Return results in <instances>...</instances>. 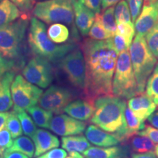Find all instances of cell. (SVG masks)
<instances>
[{"label":"cell","instance_id":"obj_1","mask_svg":"<svg viewBox=\"0 0 158 158\" xmlns=\"http://www.w3.org/2000/svg\"><path fill=\"white\" fill-rule=\"evenodd\" d=\"M86 65L85 98L93 102L98 97L112 95V81L118 54L110 40H84L81 46Z\"/></svg>","mask_w":158,"mask_h":158},{"label":"cell","instance_id":"obj_2","mask_svg":"<svg viewBox=\"0 0 158 158\" xmlns=\"http://www.w3.org/2000/svg\"><path fill=\"white\" fill-rule=\"evenodd\" d=\"M94 106L91 122L104 131L115 134L121 142L127 140L125 100L113 95L100 96L94 100Z\"/></svg>","mask_w":158,"mask_h":158},{"label":"cell","instance_id":"obj_3","mask_svg":"<svg viewBox=\"0 0 158 158\" xmlns=\"http://www.w3.org/2000/svg\"><path fill=\"white\" fill-rule=\"evenodd\" d=\"M27 41L29 48L35 56L44 58L50 62H59L77 48L73 43L56 44L49 38L44 23L37 18H31Z\"/></svg>","mask_w":158,"mask_h":158},{"label":"cell","instance_id":"obj_4","mask_svg":"<svg viewBox=\"0 0 158 158\" xmlns=\"http://www.w3.org/2000/svg\"><path fill=\"white\" fill-rule=\"evenodd\" d=\"M29 16L23 14L20 19L0 27V52L15 64L23 62V42L29 27Z\"/></svg>","mask_w":158,"mask_h":158},{"label":"cell","instance_id":"obj_5","mask_svg":"<svg viewBox=\"0 0 158 158\" xmlns=\"http://www.w3.org/2000/svg\"><path fill=\"white\" fill-rule=\"evenodd\" d=\"M129 54L137 82L138 93H143L148 78L157 64V59L148 48L145 37L139 35H136L133 39Z\"/></svg>","mask_w":158,"mask_h":158},{"label":"cell","instance_id":"obj_6","mask_svg":"<svg viewBox=\"0 0 158 158\" xmlns=\"http://www.w3.org/2000/svg\"><path fill=\"white\" fill-rule=\"evenodd\" d=\"M112 94L127 100L139 94L128 51L118 54L112 81Z\"/></svg>","mask_w":158,"mask_h":158},{"label":"cell","instance_id":"obj_7","mask_svg":"<svg viewBox=\"0 0 158 158\" xmlns=\"http://www.w3.org/2000/svg\"><path fill=\"white\" fill-rule=\"evenodd\" d=\"M34 17L46 23L72 25L74 21L73 2L70 0H43L35 4Z\"/></svg>","mask_w":158,"mask_h":158},{"label":"cell","instance_id":"obj_8","mask_svg":"<svg viewBox=\"0 0 158 158\" xmlns=\"http://www.w3.org/2000/svg\"><path fill=\"white\" fill-rule=\"evenodd\" d=\"M59 64L70 84L84 92L86 85V65L81 50L75 48L61 59Z\"/></svg>","mask_w":158,"mask_h":158},{"label":"cell","instance_id":"obj_9","mask_svg":"<svg viewBox=\"0 0 158 158\" xmlns=\"http://www.w3.org/2000/svg\"><path fill=\"white\" fill-rule=\"evenodd\" d=\"M43 93L36 85L29 82L21 75L15 76L11 85V94L13 105L27 110L37 105Z\"/></svg>","mask_w":158,"mask_h":158},{"label":"cell","instance_id":"obj_10","mask_svg":"<svg viewBox=\"0 0 158 158\" xmlns=\"http://www.w3.org/2000/svg\"><path fill=\"white\" fill-rule=\"evenodd\" d=\"M23 78L43 89L47 88L54 80V69L51 62L42 57L35 56L23 67Z\"/></svg>","mask_w":158,"mask_h":158},{"label":"cell","instance_id":"obj_11","mask_svg":"<svg viewBox=\"0 0 158 158\" xmlns=\"http://www.w3.org/2000/svg\"><path fill=\"white\" fill-rule=\"evenodd\" d=\"M73 98V94L68 89L53 85L42 94L39 104L44 109L58 115L64 111Z\"/></svg>","mask_w":158,"mask_h":158},{"label":"cell","instance_id":"obj_12","mask_svg":"<svg viewBox=\"0 0 158 158\" xmlns=\"http://www.w3.org/2000/svg\"><path fill=\"white\" fill-rule=\"evenodd\" d=\"M86 123L66 114L56 115L51 118L49 129L61 136H70L81 134L86 130Z\"/></svg>","mask_w":158,"mask_h":158},{"label":"cell","instance_id":"obj_13","mask_svg":"<svg viewBox=\"0 0 158 158\" xmlns=\"http://www.w3.org/2000/svg\"><path fill=\"white\" fill-rule=\"evenodd\" d=\"M158 22V0L152 2H143V7L135 21L137 35L144 36Z\"/></svg>","mask_w":158,"mask_h":158},{"label":"cell","instance_id":"obj_14","mask_svg":"<svg viewBox=\"0 0 158 158\" xmlns=\"http://www.w3.org/2000/svg\"><path fill=\"white\" fill-rule=\"evenodd\" d=\"M127 106L143 122L154 113L157 108L151 98L144 92L130 98L127 102Z\"/></svg>","mask_w":158,"mask_h":158},{"label":"cell","instance_id":"obj_15","mask_svg":"<svg viewBox=\"0 0 158 158\" xmlns=\"http://www.w3.org/2000/svg\"><path fill=\"white\" fill-rule=\"evenodd\" d=\"M73 6L77 29H78L81 35L83 36H86L94 22L96 16L95 13L85 7L78 1H75L73 3Z\"/></svg>","mask_w":158,"mask_h":158},{"label":"cell","instance_id":"obj_16","mask_svg":"<svg viewBox=\"0 0 158 158\" xmlns=\"http://www.w3.org/2000/svg\"><path fill=\"white\" fill-rule=\"evenodd\" d=\"M85 135L89 141L100 147H113L121 142L115 134L104 131L96 125L89 126L85 130Z\"/></svg>","mask_w":158,"mask_h":158},{"label":"cell","instance_id":"obj_17","mask_svg":"<svg viewBox=\"0 0 158 158\" xmlns=\"http://www.w3.org/2000/svg\"><path fill=\"white\" fill-rule=\"evenodd\" d=\"M35 143V152L34 157H39L50 150L59 146V140L56 135L43 129H37L31 138Z\"/></svg>","mask_w":158,"mask_h":158},{"label":"cell","instance_id":"obj_18","mask_svg":"<svg viewBox=\"0 0 158 158\" xmlns=\"http://www.w3.org/2000/svg\"><path fill=\"white\" fill-rule=\"evenodd\" d=\"M129 147L116 146L110 147H91L83 152L86 158H127L129 155Z\"/></svg>","mask_w":158,"mask_h":158},{"label":"cell","instance_id":"obj_19","mask_svg":"<svg viewBox=\"0 0 158 158\" xmlns=\"http://www.w3.org/2000/svg\"><path fill=\"white\" fill-rule=\"evenodd\" d=\"M64 111L77 120L87 121L93 116L94 106L93 102L87 100H77L69 103Z\"/></svg>","mask_w":158,"mask_h":158},{"label":"cell","instance_id":"obj_20","mask_svg":"<svg viewBox=\"0 0 158 158\" xmlns=\"http://www.w3.org/2000/svg\"><path fill=\"white\" fill-rule=\"evenodd\" d=\"M14 78V70L0 76V112L8 111L13 107L11 85Z\"/></svg>","mask_w":158,"mask_h":158},{"label":"cell","instance_id":"obj_21","mask_svg":"<svg viewBox=\"0 0 158 158\" xmlns=\"http://www.w3.org/2000/svg\"><path fill=\"white\" fill-rule=\"evenodd\" d=\"M23 15L19 7L10 0L0 2V27L16 21Z\"/></svg>","mask_w":158,"mask_h":158},{"label":"cell","instance_id":"obj_22","mask_svg":"<svg viewBox=\"0 0 158 158\" xmlns=\"http://www.w3.org/2000/svg\"><path fill=\"white\" fill-rule=\"evenodd\" d=\"M62 147L69 153H83L92 146L84 135H70L62 138Z\"/></svg>","mask_w":158,"mask_h":158},{"label":"cell","instance_id":"obj_23","mask_svg":"<svg viewBox=\"0 0 158 158\" xmlns=\"http://www.w3.org/2000/svg\"><path fill=\"white\" fill-rule=\"evenodd\" d=\"M5 152H17L28 156L29 158H32L34 157L35 152L34 142L27 136H20L15 138L13 145Z\"/></svg>","mask_w":158,"mask_h":158},{"label":"cell","instance_id":"obj_24","mask_svg":"<svg viewBox=\"0 0 158 158\" xmlns=\"http://www.w3.org/2000/svg\"><path fill=\"white\" fill-rule=\"evenodd\" d=\"M27 111L32 117L33 121L37 126L43 128H49V124L53 118V113L44 109L37 105L27 108Z\"/></svg>","mask_w":158,"mask_h":158},{"label":"cell","instance_id":"obj_25","mask_svg":"<svg viewBox=\"0 0 158 158\" xmlns=\"http://www.w3.org/2000/svg\"><path fill=\"white\" fill-rule=\"evenodd\" d=\"M13 111L19 118L24 135L32 138L37 130V127L32 118L28 115V114L27 113V111H25L24 109L17 107V106H13Z\"/></svg>","mask_w":158,"mask_h":158},{"label":"cell","instance_id":"obj_26","mask_svg":"<svg viewBox=\"0 0 158 158\" xmlns=\"http://www.w3.org/2000/svg\"><path fill=\"white\" fill-rule=\"evenodd\" d=\"M48 36L56 44H62L68 40L70 37L69 29L63 23H53L47 30Z\"/></svg>","mask_w":158,"mask_h":158},{"label":"cell","instance_id":"obj_27","mask_svg":"<svg viewBox=\"0 0 158 158\" xmlns=\"http://www.w3.org/2000/svg\"><path fill=\"white\" fill-rule=\"evenodd\" d=\"M125 118L127 122V139L142 131L145 127L144 122L140 119L128 106L125 110Z\"/></svg>","mask_w":158,"mask_h":158},{"label":"cell","instance_id":"obj_28","mask_svg":"<svg viewBox=\"0 0 158 158\" xmlns=\"http://www.w3.org/2000/svg\"><path fill=\"white\" fill-rule=\"evenodd\" d=\"M131 147L134 152L145 153L155 150L156 144L147 136L136 135L131 137Z\"/></svg>","mask_w":158,"mask_h":158},{"label":"cell","instance_id":"obj_29","mask_svg":"<svg viewBox=\"0 0 158 158\" xmlns=\"http://www.w3.org/2000/svg\"><path fill=\"white\" fill-rule=\"evenodd\" d=\"M98 16L105 29L113 37L116 35V23L114 18V7H111L102 10V13H99Z\"/></svg>","mask_w":158,"mask_h":158},{"label":"cell","instance_id":"obj_30","mask_svg":"<svg viewBox=\"0 0 158 158\" xmlns=\"http://www.w3.org/2000/svg\"><path fill=\"white\" fill-rule=\"evenodd\" d=\"M114 18L116 24L132 22L131 13L128 4L125 0H122L114 8Z\"/></svg>","mask_w":158,"mask_h":158},{"label":"cell","instance_id":"obj_31","mask_svg":"<svg viewBox=\"0 0 158 158\" xmlns=\"http://www.w3.org/2000/svg\"><path fill=\"white\" fill-rule=\"evenodd\" d=\"M147 94L158 107V64L155 65L153 72L147 82Z\"/></svg>","mask_w":158,"mask_h":158},{"label":"cell","instance_id":"obj_32","mask_svg":"<svg viewBox=\"0 0 158 158\" xmlns=\"http://www.w3.org/2000/svg\"><path fill=\"white\" fill-rule=\"evenodd\" d=\"M88 35L89 38L95 40H106L112 37L111 35L102 26L98 15H96L94 22L91 27Z\"/></svg>","mask_w":158,"mask_h":158},{"label":"cell","instance_id":"obj_33","mask_svg":"<svg viewBox=\"0 0 158 158\" xmlns=\"http://www.w3.org/2000/svg\"><path fill=\"white\" fill-rule=\"evenodd\" d=\"M6 129L10 132L13 138H19L21 136L23 133L22 127H21L19 118L13 110L10 113L8 118L7 120Z\"/></svg>","mask_w":158,"mask_h":158},{"label":"cell","instance_id":"obj_34","mask_svg":"<svg viewBox=\"0 0 158 158\" xmlns=\"http://www.w3.org/2000/svg\"><path fill=\"white\" fill-rule=\"evenodd\" d=\"M116 34L119 35L127 41L130 45H131L135 34V25L133 22L123 23L117 25Z\"/></svg>","mask_w":158,"mask_h":158},{"label":"cell","instance_id":"obj_35","mask_svg":"<svg viewBox=\"0 0 158 158\" xmlns=\"http://www.w3.org/2000/svg\"><path fill=\"white\" fill-rule=\"evenodd\" d=\"M145 40L150 51L158 59V22L146 35Z\"/></svg>","mask_w":158,"mask_h":158},{"label":"cell","instance_id":"obj_36","mask_svg":"<svg viewBox=\"0 0 158 158\" xmlns=\"http://www.w3.org/2000/svg\"><path fill=\"white\" fill-rule=\"evenodd\" d=\"M109 40L111 43L112 46L118 54H121L122 52H124L125 51H128L130 47L127 41L119 35L116 34L114 36L110 37Z\"/></svg>","mask_w":158,"mask_h":158},{"label":"cell","instance_id":"obj_37","mask_svg":"<svg viewBox=\"0 0 158 158\" xmlns=\"http://www.w3.org/2000/svg\"><path fill=\"white\" fill-rule=\"evenodd\" d=\"M13 139L10 132L7 129L0 131V155L3 156L6 150L13 145Z\"/></svg>","mask_w":158,"mask_h":158},{"label":"cell","instance_id":"obj_38","mask_svg":"<svg viewBox=\"0 0 158 158\" xmlns=\"http://www.w3.org/2000/svg\"><path fill=\"white\" fill-rule=\"evenodd\" d=\"M10 1L15 4L23 14L27 15L29 16L34 9L35 4V0H10Z\"/></svg>","mask_w":158,"mask_h":158},{"label":"cell","instance_id":"obj_39","mask_svg":"<svg viewBox=\"0 0 158 158\" xmlns=\"http://www.w3.org/2000/svg\"><path fill=\"white\" fill-rule=\"evenodd\" d=\"M126 2L128 4L130 13H131L132 22L134 23L141 13L143 0H126Z\"/></svg>","mask_w":158,"mask_h":158},{"label":"cell","instance_id":"obj_40","mask_svg":"<svg viewBox=\"0 0 158 158\" xmlns=\"http://www.w3.org/2000/svg\"><path fill=\"white\" fill-rule=\"evenodd\" d=\"M15 68H17V65L14 61L5 58L0 52V76L13 70Z\"/></svg>","mask_w":158,"mask_h":158},{"label":"cell","instance_id":"obj_41","mask_svg":"<svg viewBox=\"0 0 158 158\" xmlns=\"http://www.w3.org/2000/svg\"><path fill=\"white\" fill-rule=\"evenodd\" d=\"M138 135L147 136L155 144H158V129L153 127L152 126L145 125L144 129L138 133Z\"/></svg>","mask_w":158,"mask_h":158},{"label":"cell","instance_id":"obj_42","mask_svg":"<svg viewBox=\"0 0 158 158\" xmlns=\"http://www.w3.org/2000/svg\"><path fill=\"white\" fill-rule=\"evenodd\" d=\"M79 2L84 5L95 14H99L101 10V0H78Z\"/></svg>","mask_w":158,"mask_h":158},{"label":"cell","instance_id":"obj_43","mask_svg":"<svg viewBox=\"0 0 158 158\" xmlns=\"http://www.w3.org/2000/svg\"><path fill=\"white\" fill-rule=\"evenodd\" d=\"M67 156L68 153L64 149L55 148L37 158H66Z\"/></svg>","mask_w":158,"mask_h":158},{"label":"cell","instance_id":"obj_44","mask_svg":"<svg viewBox=\"0 0 158 158\" xmlns=\"http://www.w3.org/2000/svg\"><path fill=\"white\" fill-rule=\"evenodd\" d=\"M122 0H101V7L102 10H105L109 7H114V5H117Z\"/></svg>","mask_w":158,"mask_h":158},{"label":"cell","instance_id":"obj_45","mask_svg":"<svg viewBox=\"0 0 158 158\" xmlns=\"http://www.w3.org/2000/svg\"><path fill=\"white\" fill-rule=\"evenodd\" d=\"M3 158H29L28 156L23 155L22 153L17 152H5L3 154Z\"/></svg>","mask_w":158,"mask_h":158},{"label":"cell","instance_id":"obj_46","mask_svg":"<svg viewBox=\"0 0 158 158\" xmlns=\"http://www.w3.org/2000/svg\"><path fill=\"white\" fill-rule=\"evenodd\" d=\"M148 122L153 126L154 127L158 128V110L154 112L147 118Z\"/></svg>","mask_w":158,"mask_h":158},{"label":"cell","instance_id":"obj_47","mask_svg":"<svg viewBox=\"0 0 158 158\" xmlns=\"http://www.w3.org/2000/svg\"><path fill=\"white\" fill-rule=\"evenodd\" d=\"M131 158H157V157L154 152H149L145 153L133 154Z\"/></svg>","mask_w":158,"mask_h":158},{"label":"cell","instance_id":"obj_48","mask_svg":"<svg viewBox=\"0 0 158 158\" xmlns=\"http://www.w3.org/2000/svg\"><path fill=\"white\" fill-rule=\"evenodd\" d=\"M9 112H0V131H2L6 126L7 120L8 118Z\"/></svg>","mask_w":158,"mask_h":158},{"label":"cell","instance_id":"obj_49","mask_svg":"<svg viewBox=\"0 0 158 158\" xmlns=\"http://www.w3.org/2000/svg\"><path fill=\"white\" fill-rule=\"evenodd\" d=\"M70 156L73 158H84V157L78 152H70Z\"/></svg>","mask_w":158,"mask_h":158},{"label":"cell","instance_id":"obj_50","mask_svg":"<svg viewBox=\"0 0 158 158\" xmlns=\"http://www.w3.org/2000/svg\"><path fill=\"white\" fill-rule=\"evenodd\" d=\"M155 153L158 158V145H156L155 149Z\"/></svg>","mask_w":158,"mask_h":158},{"label":"cell","instance_id":"obj_51","mask_svg":"<svg viewBox=\"0 0 158 158\" xmlns=\"http://www.w3.org/2000/svg\"><path fill=\"white\" fill-rule=\"evenodd\" d=\"M70 1H71V2H73H73H75V1H76V0H70Z\"/></svg>","mask_w":158,"mask_h":158},{"label":"cell","instance_id":"obj_52","mask_svg":"<svg viewBox=\"0 0 158 158\" xmlns=\"http://www.w3.org/2000/svg\"><path fill=\"white\" fill-rule=\"evenodd\" d=\"M0 158H3V156H2V155H0Z\"/></svg>","mask_w":158,"mask_h":158},{"label":"cell","instance_id":"obj_53","mask_svg":"<svg viewBox=\"0 0 158 158\" xmlns=\"http://www.w3.org/2000/svg\"><path fill=\"white\" fill-rule=\"evenodd\" d=\"M66 158H73L72 157H70V156H69V157H66Z\"/></svg>","mask_w":158,"mask_h":158},{"label":"cell","instance_id":"obj_54","mask_svg":"<svg viewBox=\"0 0 158 158\" xmlns=\"http://www.w3.org/2000/svg\"><path fill=\"white\" fill-rule=\"evenodd\" d=\"M40 1H43V0H40Z\"/></svg>","mask_w":158,"mask_h":158},{"label":"cell","instance_id":"obj_55","mask_svg":"<svg viewBox=\"0 0 158 158\" xmlns=\"http://www.w3.org/2000/svg\"><path fill=\"white\" fill-rule=\"evenodd\" d=\"M2 1V0H0V2H1Z\"/></svg>","mask_w":158,"mask_h":158}]
</instances>
